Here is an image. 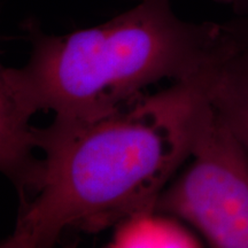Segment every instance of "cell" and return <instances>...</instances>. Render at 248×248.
I'll list each match as a JSON object with an SVG mask.
<instances>
[{"label":"cell","instance_id":"5","mask_svg":"<svg viewBox=\"0 0 248 248\" xmlns=\"http://www.w3.org/2000/svg\"><path fill=\"white\" fill-rule=\"evenodd\" d=\"M113 248L201 247V240L177 217L154 207L139 210L114 226Z\"/></svg>","mask_w":248,"mask_h":248},{"label":"cell","instance_id":"7","mask_svg":"<svg viewBox=\"0 0 248 248\" xmlns=\"http://www.w3.org/2000/svg\"><path fill=\"white\" fill-rule=\"evenodd\" d=\"M224 1L231 2L235 6V8H244L245 11H248V0H224Z\"/></svg>","mask_w":248,"mask_h":248},{"label":"cell","instance_id":"6","mask_svg":"<svg viewBox=\"0 0 248 248\" xmlns=\"http://www.w3.org/2000/svg\"><path fill=\"white\" fill-rule=\"evenodd\" d=\"M223 24L232 38L244 44H248V12L237 20Z\"/></svg>","mask_w":248,"mask_h":248},{"label":"cell","instance_id":"2","mask_svg":"<svg viewBox=\"0 0 248 248\" xmlns=\"http://www.w3.org/2000/svg\"><path fill=\"white\" fill-rule=\"evenodd\" d=\"M31 45L20 68L0 74L1 156L22 150L31 120L51 113L55 122L99 119L162 79L191 83L215 47L222 23L179 18L171 0H141L99 26L66 35L23 24Z\"/></svg>","mask_w":248,"mask_h":248},{"label":"cell","instance_id":"3","mask_svg":"<svg viewBox=\"0 0 248 248\" xmlns=\"http://www.w3.org/2000/svg\"><path fill=\"white\" fill-rule=\"evenodd\" d=\"M188 160L155 208L191 225L212 247L248 248V153L208 101Z\"/></svg>","mask_w":248,"mask_h":248},{"label":"cell","instance_id":"1","mask_svg":"<svg viewBox=\"0 0 248 248\" xmlns=\"http://www.w3.org/2000/svg\"><path fill=\"white\" fill-rule=\"evenodd\" d=\"M206 106L199 89L175 83L99 119L31 125L20 210L1 247H52L69 231L99 233L154 207L190 157Z\"/></svg>","mask_w":248,"mask_h":248},{"label":"cell","instance_id":"4","mask_svg":"<svg viewBox=\"0 0 248 248\" xmlns=\"http://www.w3.org/2000/svg\"><path fill=\"white\" fill-rule=\"evenodd\" d=\"M191 84L206 100L248 153V44L222 33Z\"/></svg>","mask_w":248,"mask_h":248}]
</instances>
